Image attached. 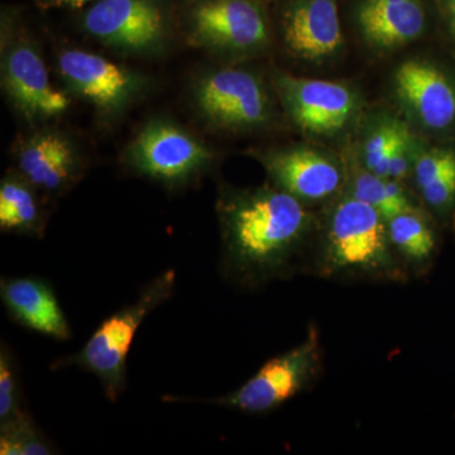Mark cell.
Instances as JSON below:
<instances>
[{
  "instance_id": "21",
  "label": "cell",
  "mask_w": 455,
  "mask_h": 455,
  "mask_svg": "<svg viewBox=\"0 0 455 455\" xmlns=\"http://www.w3.org/2000/svg\"><path fill=\"white\" fill-rule=\"evenodd\" d=\"M26 412L22 406L20 376L14 355L3 341L0 348V427Z\"/></svg>"
},
{
  "instance_id": "9",
  "label": "cell",
  "mask_w": 455,
  "mask_h": 455,
  "mask_svg": "<svg viewBox=\"0 0 455 455\" xmlns=\"http://www.w3.org/2000/svg\"><path fill=\"white\" fill-rule=\"evenodd\" d=\"M276 85L295 124L315 136L344 130L357 109L355 92L340 83L278 75Z\"/></svg>"
},
{
  "instance_id": "14",
  "label": "cell",
  "mask_w": 455,
  "mask_h": 455,
  "mask_svg": "<svg viewBox=\"0 0 455 455\" xmlns=\"http://www.w3.org/2000/svg\"><path fill=\"white\" fill-rule=\"evenodd\" d=\"M18 172L44 194L59 196L73 187L82 163L73 143L56 131L32 134L18 148Z\"/></svg>"
},
{
  "instance_id": "18",
  "label": "cell",
  "mask_w": 455,
  "mask_h": 455,
  "mask_svg": "<svg viewBox=\"0 0 455 455\" xmlns=\"http://www.w3.org/2000/svg\"><path fill=\"white\" fill-rule=\"evenodd\" d=\"M37 188L20 172L8 173L0 182V229L42 238L46 214Z\"/></svg>"
},
{
  "instance_id": "10",
  "label": "cell",
  "mask_w": 455,
  "mask_h": 455,
  "mask_svg": "<svg viewBox=\"0 0 455 455\" xmlns=\"http://www.w3.org/2000/svg\"><path fill=\"white\" fill-rule=\"evenodd\" d=\"M59 71L68 89L107 116L125 109L145 86L142 77L130 68L82 50L64 51Z\"/></svg>"
},
{
  "instance_id": "17",
  "label": "cell",
  "mask_w": 455,
  "mask_h": 455,
  "mask_svg": "<svg viewBox=\"0 0 455 455\" xmlns=\"http://www.w3.org/2000/svg\"><path fill=\"white\" fill-rule=\"evenodd\" d=\"M355 18L368 44L385 50L415 41L427 26L420 0H362Z\"/></svg>"
},
{
  "instance_id": "6",
  "label": "cell",
  "mask_w": 455,
  "mask_h": 455,
  "mask_svg": "<svg viewBox=\"0 0 455 455\" xmlns=\"http://www.w3.org/2000/svg\"><path fill=\"white\" fill-rule=\"evenodd\" d=\"M320 363L319 335L310 329L307 340L295 349L269 359L241 388L206 403L232 407L248 414H263L298 395L315 376Z\"/></svg>"
},
{
  "instance_id": "27",
  "label": "cell",
  "mask_w": 455,
  "mask_h": 455,
  "mask_svg": "<svg viewBox=\"0 0 455 455\" xmlns=\"http://www.w3.org/2000/svg\"><path fill=\"white\" fill-rule=\"evenodd\" d=\"M42 8L82 7L90 0H36Z\"/></svg>"
},
{
  "instance_id": "11",
  "label": "cell",
  "mask_w": 455,
  "mask_h": 455,
  "mask_svg": "<svg viewBox=\"0 0 455 455\" xmlns=\"http://www.w3.org/2000/svg\"><path fill=\"white\" fill-rule=\"evenodd\" d=\"M2 80L9 100L29 121H47L70 107L65 92L53 88L44 60L28 41H17L3 51Z\"/></svg>"
},
{
  "instance_id": "1",
  "label": "cell",
  "mask_w": 455,
  "mask_h": 455,
  "mask_svg": "<svg viewBox=\"0 0 455 455\" xmlns=\"http://www.w3.org/2000/svg\"><path fill=\"white\" fill-rule=\"evenodd\" d=\"M221 272L256 287L286 275L311 228L304 203L280 188L227 190L218 202Z\"/></svg>"
},
{
  "instance_id": "2",
  "label": "cell",
  "mask_w": 455,
  "mask_h": 455,
  "mask_svg": "<svg viewBox=\"0 0 455 455\" xmlns=\"http://www.w3.org/2000/svg\"><path fill=\"white\" fill-rule=\"evenodd\" d=\"M316 268L328 277L403 278L387 221L352 196L340 200L329 215Z\"/></svg>"
},
{
  "instance_id": "16",
  "label": "cell",
  "mask_w": 455,
  "mask_h": 455,
  "mask_svg": "<svg viewBox=\"0 0 455 455\" xmlns=\"http://www.w3.org/2000/svg\"><path fill=\"white\" fill-rule=\"evenodd\" d=\"M283 28L287 46L302 59H328L343 44L335 0H296Z\"/></svg>"
},
{
  "instance_id": "22",
  "label": "cell",
  "mask_w": 455,
  "mask_h": 455,
  "mask_svg": "<svg viewBox=\"0 0 455 455\" xmlns=\"http://www.w3.org/2000/svg\"><path fill=\"white\" fill-rule=\"evenodd\" d=\"M350 196L373 206L386 221L405 212L392 200L386 187V179L379 178L370 170H358L355 173L350 184Z\"/></svg>"
},
{
  "instance_id": "13",
  "label": "cell",
  "mask_w": 455,
  "mask_h": 455,
  "mask_svg": "<svg viewBox=\"0 0 455 455\" xmlns=\"http://www.w3.org/2000/svg\"><path fill=\"white\" fill-rule=\"evenodd\" d=\"M395 89L403 107L431 131H444L455 123V84L442 68L407 60L395 73Z\"/></svg>"
},
{
  "instance_id": "28",
  "label": "cell",
  "mask_w": 455,
  "mask_h": 455,
  "mask_svg": "<svg viewBox=\"0 0 455 455\" xmlns=\"http://www.w3.org/2000/svg\"><path fill=\"white\" fill-rule=\"evenodd\" d=\"M443 3H444L445 12H447L449 25L455 35V0H443Z\"/></svg>"
},
{
  "instance_id": "24",
  "label": "cell",
  "mask_w": 455,
  "mask_h": 455,
  "mask_svg": "<svg viewBox=\"0 0 455 455\" xmlns=\"http://www.w3.org/2000/svg\"><path fill=\"white\" fill-rule=\"evenodd\" d=\"M455 171V154L451 149H431L415 160L414 172L418 188H424Z\"/></svg>"
},
{
  "instance_id": "5",
  "label": "cell",
  "mask_w": 455,
  "mask_h": 455,
  "mask_svg": "<svg viewBox=\"0 0 455 455\" xmlns=\"http://www.w3.org/2000/svg\"><path fill=\"white\" fill-rule=\"evenodd\" d=\"M83 26L90 36L127 55H157L170 27L161 0H100L86 12Z\"/></svg>"
},
{
  "instance_id": "8",
  "label": "cell",
  "mask_w": 455,
  "mask_h": 455,
  "mask_svg": "<svg viewBox=\"0 0 455 455\" xmlns=\"http://www.w3.org/2000/svg\"><path fill=\"white\" fill-rule=\"evenodd\" d=\"M188 26L191 44L217 52H251L268 42L265 14L254 0H194Z\"/></svg>"
},
{
  "instance_id": "15",
  "label": "cell",
  "mask_w": 455,
  "mask_h": 455,
  "mask_svg": "<svg viewBox=\"0 0 455 455\" xmlns=\"http://www.w3.org/2000/svg\"><path fill=\"white\" fill-rule=\"evenodd\" d=\"M0 298L8 315L17 324L53 339H70V325L47 281L36 277H3Z\"/></svg>"
},
{
  "instance_id": "23",
  "label": "cell",
  "mask_w": 455,
  "mask_h": 455,
  "mask_svg": "<svg viewBox=\"0 0 455 455\" xmlns=\"http://www.w3.org/2000/svg\"><path fill=\"white\" fill-rule=\"evenodd\" d=\"M403 128V125L396 123H383L364 142V164L367 170L379 178L387 179L388 163Z\"/></svg>"
},
{
  "instance_id": "12",
  "label": "cell",
  "mask_w": 455,
  "mask_h": 455,
  "mask_svg": "<svg viewBox=\"0 0 455 455\" xmlns=\"http://www.w3.org/2000/svg\"><path fill=\"white\" fill-rule=\"evenodd\" d=\"M262 163L277 188L304 204L331 199L344 185L339 164L307 147L269 152Z\"/></svg>"
},
{
  "instance_id": "19",
  "label": "cell",
  "mask_w": 455,
  "mask_h": 455,
  "mask_svg": "<svg viewBox=\"0 0 455 455\" xmlns=\"http://www.w3.org/2000/svg\"><path fill=\"white\" fill-rule=\"evenodd\" d=\"M391 243L403 259L421 263L429 259L435 248L433 230L415 211L401 212L387 221Z\"/></svg>"
},
{
  "instance_id": "7",
  "label": "cell",
  "mask_w": 455,
  "mask_h": 455,
  "mask_svg": "<svg viewBox=\"0 0 455 455\" xmlns=\"http://www.w3.org/2000/svg\"><path fill=\"white\" fill-rule=\"evenodd\" d=\"M197 110L215 127L251 130L271 119L267 90L256 75L242 68H221L200 77L194 88Z\"/></svg>"
},
{
  "instance_id": "4",
  "label": "cell",
  "mask_w": 455,
  "mask_h": 455,
  "mask_svg": "<svg viewBox=\"0 0 455 455\" xmlns=\"http://www.w3.org/2000/svg\"><path fill=\"white\" fill-rule=\"evenodd\" d=\"M212 161L209 147L166 119L149 122L125 154V163L134 172L167 188L190 184L209 169Z\"/></svg>"
},
{
  "instance_id": "26",
  "label": "cell",
  "mask_w": 455,
  "mask_h": 455,
  "mask_svg": "<svg viewBox=\"0 0 455 455\" xmlns=\"http://www.w3.org/2000/svg\"><path fill=\"white\" fill-rule=\"evenodd\" d=\"M421 194L431 208H448L455 199V171L421 188Z\"/></svg>"
},
{
  "instance_id": "25",
  "label": "cell",
  "mask_w": 455,
  "mask_h": 455,
  "mask_svg": "<svg viewBox=\"0 0 455 455\" xmlns=\"http://www.w3.org/2000/svg\"><path fill=\"white\" fill-rule=\"evenodd\" d=\"M412 154H414V148H412L409 132L403 128L388 163L387 179L398 180V181L405 179L411 164Z\"/></svg>"
},
{
  "instance_id": "20",
  "label": "cell",
  "mask_w": 455,
  "mask_h": 455,
  "mask_svg": "<svg viewBox=\"0 0 455 455\" xmlns=\"http://www.w3.org/2000/svg\"><path fill=\"white\" fill-rule=\"evenodd\" d=\"M55 449L36 427L28 412H23L11 423L0 427V454L49 455Z\"/></svg>"
},
{
  "instance_id": "3",
  "label": "cell",
  "mask_w": 455,
  "mask_h": 455,
  "mask_svg": "<svg viewBox=\"0 0 455 455\" xmlns=\"http://www.w3.org/2000/svg\"><path fill=\"white\" fill-rule=\"evenodd\" d=\"M175 283L173 269L156 277L133 304L108 316L79 353L55 362L52 370L75 366L95 374L108 400L116 403L127 387V358L134 335L147 315L169 300Z\"/></svg>"
}]
</instances>
